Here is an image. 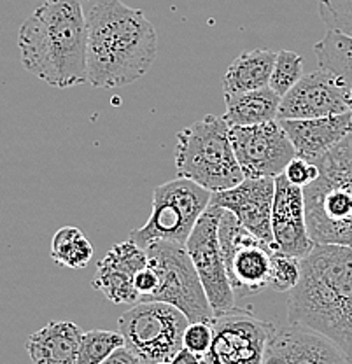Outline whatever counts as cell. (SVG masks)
<instances>
[{
    "label": "cell",
    "instance_id": "6da1fadb",
    "mask_svg": "<svg viewBox=\"0 0 352 364\" xmlns=\"http://www.w3.org/2000/svg\"><path fill=\"white\" fill-rule=\"evenodd\" d=\"M300 267L287 301V324L323 335L352 364V247L316 244Z\"/></svg>",
    "mask_w": 352,
    "mask_h": 364
},
{
    "label": "cell",
    "instance_id": "7a4b0ae2",
    "mask_svg": "<svg viewBox=\"0 0 352 364\" xmlns=\"http://www.w3.org/2000/svg\"><path fill=\"white\" fill-rule=\"evenodd\" d=\"M88 82L114 90L139 81L158 56V36L146 14L121 0H97L86 14Z\"/></svg>",
    "mask_w": 352,
    "mask_h": 364
},
{
    "label": "cell",
    "instance_id": "3957f363",
    "mask_svg": "<svg viewBox=\"0 0 352 364\" xmlns=\"http://www.w3.org/2000/svg\"><path fill=\"white\" fill-rule=\"evenodd\" d=\"M21 63L53 88L88 82V25L81 0H46L18 32Z\"/></svg>",
    "mask_w": 352,
    "mask_h": 364
},
{
    "label": "cell",
    "instance_id": "277c9868",
    "mask_svg": "<svg viewBox=\"0 0 352 364\" xmlns=\"http://www.w3.org/2000/svg\"><path fill=\"white\" fill-rule=\"evenodd\" d=\"M316 165L319 177L304 188L310 237L316 244L352 247V135Z\"/></svg>",
    "mask_w": 352,
    "mask_h": 364
},
{
    "label": "cell",
    "instance_id": "5b68a950",
    "mask_svg": "<svg viewBox=\"0 0 352 364\" xmlns=\"http://www.w3.org/2000/svg\"><path fill=\"white\" fill-rule=\"evenodd\" d=\"M176 170L177 177L196 182L212 195L244 181L225 117L207 114L177 134Z\"/></svg>",
    "mask_w": 352,
    "mask_h": 364
},
{
    "label": "cell",
    "instance_id": "8992f818",
    "mask_svg": "<svg viewBox=\"0 0 352 364\" xmlns=\"http://www.w3.org/2000/svg\"><path fill=\"white\" fill-rule=\"evenodd\" d=\"M210 198V191L181 177L160 184L153 191L149 219L142 228L130 231L128 238L142 249L154 242L186 245L193 228L209 208Z\"/></svg>",
    "mask_w": 352,
    "mask_h": 364
},
{
    "label": "cell",
    "instance_id": "52a82bcc",
    "mask_svg": "<svg viewBox=\"0 0 352 364\" xmlns=\"http://www.w3.org/2000/svg\"><path fill=\"white\" fill-rule=\"evenodd\" d=\"M124 345L144 364L169 363L183 350V336L189 321L176 306L144 301L132 306L117 321Z\"/></svg>",
    "mask_w": 352,
    "mask_h": 364
},
{
    "label": "cell",
    "instance_id": "ba28073f",
    "mask_svg": "<svg viewBox=\"0 0 352 364\" xmlns=\"http://www.w3.org/2000/svg\"><path fill=\"white\" fill-rule=\"evenodd\" d=\"M146 252L158 273V287L149 301L176 306L189 322H212L214 310L186 247L172 242H154Z\"/></svg>",
    "mask_w": 352,
    "mask_h": 364
},
{
    "label": "cell",
    "instance_id": "9c48e42d",
    "mask_svg": "<svg viewBox=\"0 0 352 364\" xmlns=\"http://www.w3.org/2000/svg\"><path fill=\"white\" fill-rule=\"evenodd\" d=\"M218 233L226 275L233 293L255 296L270 287L272 256L277 249L244 230L228 210H223Z\"/></svg>",
    "mask_w": 352,
    "mask_h": 364
},
{
    "label": "cell",
    "instance_id": "30bf717a",
    "mask_svg": "<svg viewBox=\"0 0 352 364\" xmlns=\"http://www.w3.org/2000/svg\"><path fill=\"white\" fill-rule=\"evenodd\" d=\"M210 324L214 336L202 364H265L268 341L275 333L272 322L233 306L214 316Z\"/></svg>",
    "mask_w": 352,
    "mask_h": 364
},
{
    "label": "cell",
    "instance_id": "8fae6325",
    "mask_svg": "<svg viewBox=\"0 0 352 364\" xmlns=\"http://www.w3.org/2000/svg\"><path fill=\"white\" fill-rule=\"evenodd\" d=\"M230 139L244 179H275L297 158L277 119L256 127H230Z\"/></svg>",
    "mask_w": 352,
    "mask_h": 364
},
{
    "label": "cell",
    "instance_id": "7c38bea8",
    "mask_svg": "<svg viewBox=\"0 0 352 364\" xmlns=\"http://www.w3.org/2000/svg\"><path fill=\"white\" fill-rule=\"evenodd\" d=\"M223 210L225 208L209 205V208L203 212L202 218L193 228L184 245L195 264L200 282L206 289L214 316L228 312L235 306V293L226 275L225 259H223L221 245H219L218 230Z\"/></svg>",
    "mask_w": 352,
    "mask_h": 364
},
{
    "label": "cell",
    "instance_id": "4fadbf2b",
    "mask_svg": "<svg viewBox=\"0 0 352 364\" xmlns=\"http://www.w3.org/2000/svg\"><path fill=\"white\" fill-rule=\"evenodd\" d=\"M347 93L349 88L331 72L319 68L304 74V77L281 98L277 121L314 119L349 112Z\"/></svg>",
    "mask_w": 352,
    "mask_h": 364
},
{
    "label": "cell",
    "instance_id": "5bb4252c",
    "mask_svg": "<svg viewBox=\"0 0 352 364\" xmlns=\"http://www.w3.org/2000/svg\"><path fill=\"white\" fill-rule=\"evenodd\" d=\"M274 195L275 179H244L235 188L214 193L210 205L228 210L244 230L275 249L272 235Z\"/></svg>",
    "mask_w": 352,
    "mask_h": 364
},
{
    "label": "cell",
    "instance_id": "9a60e30c",
    "mask_svg": "<svg viewBox=\"0 0 352 364\" xmlns=\"http://www.w3.org/2000/svg\"><path fill=\"white\" fill-rule=\"evenodd\" d=\"M272 235L275 249L297 259H304L316 245L306 225L304 188L291 184L284 173L275 177Z\"/></svg>",
    "mask_w": 352,
    "mask_h": 364
},
{
    "label": "cell",
    "instance_id": "2e32d148",
    "mask_svg": "<svg viewBox=\"0 0 352 364\" xmlns=\"http://www.w3.org/2000/svg\"><path fill=\"white\" fill-rule=\"evenodd\" d=\"M149 264L146 249L134 240H124L112 245L111 250L97 263L93 287L116 305H137L141 303L134 286V277Z\"/></svg>",
    "mask_w": 352,
    "mask_h": 364
},
{
    "label": "cell",
    "instance_id": "e0dca14e",
    "mask_svg": "<svg viewBox=\"0 0 352 364\" xmlns=\"http://www.w3.org/2000/svg\"><path fill=\"white\" fill-rule=\"evenodd\" d=\"M265 364H351L323 335L302 326L275 328L268 341Z\"/></svg>",
    "mask_w": 352,
    "mask_h": 364
},
{
    "label": "cell",
    "instance_id": "ac0fdd59",
    "mask_svg": "<svg viewBox=\"0 0 352 364\" xmlns=\"http://www.w3.org/2000/svg\"><path fill=\"white\" fill-rule=\"evenodd\" d=\"M279 123L289 136L297 156L312 163L352 135L351 111L314 119H284Z\"/></svg>",
    "mask_w": 352,
    "mask_h": 364
},
{
    "label": "cell",
    "instance_id": "d6986e66",
    "mask_svg": "<svg viewBox=\"0 0 352 364\" xmlns=\"http://www.w3.org/2000/svg\"><path fill=\"white\" fill-rule=\"evenodd\" d=\"M85 335L75 322L51 321L26 340V352L33 364H78L81 338Z\"/></svg>",
    "mask_w": 352,
    "mask_h": 364
},
{
    "label": "cell",
    "instance_id": "ffe728a7",
    "mask_svg": "<svg viewBox=\"0 0 352 364\" xmlns=\"http://www.w3.org/2000/svg\"><path fill=\"white\" fill-rule=\"evenodd\" d=\"M275 58L277 53L270 49H252V51L240 53L223 77L225 98L268 86Z\"/></svg>",
    "mask_w": 352,
    "mask_h": 364
},
{
    "label": "cell",
    "instance_id": "44dd1931",
    "mask_svg": "<svg viewBox=\"0 0 352 364\" xmlns=\"http://www.w3.org/2000/svg\"><path fill=\"white\" fill-rule=\"evenodd\" d=\"M225 121L230 127H256L277 119L281 97L270 86L225 98Z\"/></svg>",
    "mask_w": 352,
    "mask_h": 364
},
{
    "label": "cell",
    "instance_id": "7402d4cb",
    "mask_svg": "<svg viewBox=\"0 0 352 364\" xmlns=\"http://www.w3.org/2000/svg\"><path fill=\"white\" fill-rule=\"evenodd\" d=\"M51 257L60 267L81 270L93 257V245L90 238L75 226H63L51 240Z\"/></svg>",
    "mask_w": 352,
    "mask_h": 364
},
{
    "label": "cell",
    "instance_id": "603a6c76",
    "mask_svg": "<svg viewBox=\"0 0 352 364\" xmlns=\"http://www.w3.org/2000/svg\"><path fill=\"white\" fill-rule=\"evenodd\" d=\"M124 338L117 331L92 329L85 333L79 345L78 364H102L116 348L123 347Z\"/></svg>",
    "mask_w": 352,
    "mask_h": 364
},
{
    "label": "cell",
    "instance_id": "cb8c5ba5",
    "mask_svg": "<svg viewBox=\"0 0 352 364\" xmlns=\"http://www.w3.org/2000/svg\"><path fill=\"white\" fill-rule=\"evenodd\" d=\"M302 77H304V58L289 49L279 51L268 86L282 98Z\"/></svg>",
    "mask_w": 352,
    "mask_h": 364
},
{
    "label": "cell",
    "instance_id": "d4e9b609",
    "mask_svg": "<svg viewBox=\"0 0 352 364\" xmlns=\"http://www.w3.org/2000/svg\"><path fill=\"white\" fill-rule=\"evenodd\" d=\"M300 259L275 250L274 256H272L270 289L275 291V293L289 294L297 287L298 280H300Z\"/></svg>",
    "mask_w": 352,
    "mask_h": 364
},
{
    "label": "cell",
    "instance_id": "484cf974",
    "mask_svg": "<svg viewBox=\"0 0 352 364\" xmlns=\"http://www.w3.org/2000/svg\"><path fill=\"white\" fill-rule=\"evenodd\" d=\"M317 7L328 30L352 37V0H317Z\"/></svg>",
    "mask_w": 352,
    "mask_h": 364
},
{
    "label": "cell",
    "instance_id": "4316f807",
    "mask_svg": "<svg viewBox=\"0 0 352 364\" xmlns=\"http://www.w3.org/2000/svg\"><path fill=\"white\" fill-rule=\"evenodd\" d=\"M212 336H214V331H212L210 322H189L183 336V345L184 348L203 358L210 348Z\"/></svg>",
    "mask_w": 352,
    "mask_h": 364
},
{
    "label": "cell",
    "instance_id": "83f0119b",
    "mask_svg": "<svg viewBox=\"0 0 352 364\" xmlns=\"http://www.w3.org/2000/svg\"><path fill=\"white\" fill-rule=\"evenodd\" d=\"M284 177L294 186H300V188H306L312 182L317 181L319 177V166L312 161H306V159L297 156L289 161V165L284 170Z\"/></svg>",
    "mask_w": 352,
    "mask_h": 364
},
{
    "label": "cell",
    "instance_id": "f1b7e54d",
    "mask_svg": "<svg viewBox=\"0 0 352 364\" xmlns=\"http://www.w3.org/2000/svg\"><path fill=\"white\" fill-rule=\"evenodd\" d=\"M134 286H135V291H137L141 303L149 301V298L154 294V291H156V287H158L156 270H154L151 264L144 267L142 270H139L137 273H135Z\"/></svg>",
    "mask_w": 352,
    "mask_h": 364
},
{
    "label": "cell",
    "instance_id": "f546056e",
    "mask_svg": "<svg viewBox=\"0 0 352 364\" xmlns=\"http://www.w3.org/2000/svg\"><path fill=\"white\" fill-rule=\"evenodd\" d=\"M102 364H144L135 352H132L127 345L116 348Z\"/></svg>",
    "mask_w": 352,
    "mask_h": 364
},
{
    "label": "cell",
    "instance_id": "4dcf8cb0",
    "mask_svg": "<svg viewBox=\"0 0 352 364\" xmlns=\"http://www.w3.org/2000/svg\"><path fill=\"white\" fill-rule=\"evenodd\" d=\"M347 104H349V111L352 112V86L349 88V93H347Z\"/></svg>",
    "mask_w": 352,
    "mask_h": 364
},
{
    "label": "cell",
    "instance_id": "1f68e13d",
    "mask_svg": "<svg viewBox=\"0 0 352 364\" xmlns=\"http://www.w3.org/2000/svg\"><path fill=\"white\" fill-rule=\"evenodd\" d=\"M160 364H174L172 361H169V363H160Z\"/></svg>",
    "mask_w": 352,
    "mask_h": 364
}]
</instances>
